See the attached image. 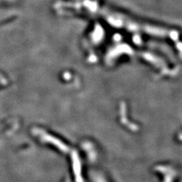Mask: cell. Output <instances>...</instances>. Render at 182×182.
I'll list each match as a JSON object with an SVG mask.
<instances>
[{
    "mask_svg": "<svg viewBox=\"0 0 182 182\" xmlns=\"http://www.w3.org/2000/svg\"><path fill=\"white\" fill-rule=\"evenodd\" d=\"M58 10L64 13L78 12L99 17L114 26L130 32L147 34L159 38L176 39V35L173 34V31L134 19L95 0H64L58 4Z\"/></svg>",
    "mask_w": 182,
    "mask_h": 182,
    "instance_id": "cell-1",
    "label": "cell"
}]
</instances>
